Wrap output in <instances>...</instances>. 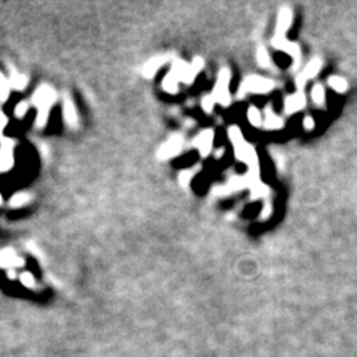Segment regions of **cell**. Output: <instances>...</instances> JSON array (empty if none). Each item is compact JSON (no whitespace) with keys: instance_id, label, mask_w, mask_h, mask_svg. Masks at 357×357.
Wrapping results in <instances>:
<instances>
[{"instance_id":"obj_20","label":"cell","mask_w":357,"mask_h":357,"mask_svg":"<svg viewBox=\"0 0 357 357\" xmlns=\"http://www.w3.org/2000/svg\"><path fill=\"white\" fill-rule=\"evenodd\" d=\"M200 170V165H195L192 170L189 168V170H183L180 174H178V183H180L185 189L189 186V183H191V180H192V177L195 176V173Z\"/></svg>"},{"instance_id":"obj_26","label":"cell","mask_w":357,"mask_h":357,"mask_svg":"<svg viewBox=\"0 0 357 357\" xmlns=\"http://www.w3.org/2000/svg\"><path fill=\"white\" fill-rule=\"evenodd\" d=\"M9 88H11V83L6 82V79L0 75V100L5 102L9 96Z\"/></svg>"},{"instance_id":"obj_32","label":"cell","mask_w":357,"mask_h":357,"mask_svg":"<svg viewBox=\"0 0 357 357\" xmlns=\"http://www.w3.org/2000/svg\"><path fill=\"white\" fill-rule=\"evenodd\" d=\"M2 203H3V198H2V194H0V205H2Z\"/></svg>"},{"instance_id":"obj_14","label":"cell","mask_w":357,"mask_h":357,"mask_svg":"<svg viewBox=\"0 0 357 357\" xmlns=\"http://www.w3.org/2000/svg\"><path fill=\"white\" fill-rule=\"evenodd\" d=\"M24 260L21 257H18L15 255V252H12L11 249H6L0 253V266H23Z\"/></svg>"},{"instance_id":"obj_15","label":"cell","mask_w":357,"mask_h":357,"mask_svg":"<svg viewBox=\"0 0 357 357\" xmlns=\"http://www.w3.org/2000/svg\"><path fill=\"white\" fill-rule=\"evenodd\" d=\"M322 67H323V61H322V58L316 57V58L309 60V63L305 66V69H304L301 73L305 76L306 80H309V79H314V77L319 75V72L322 70Z\"/></svg>"},{"instance_id":"obj_31","label":"cell","mask_w":357,"mask_h":357,"mask_svg":"<svg viewBox=\"0 0 357 357\" xmlns=\"http://www.w3.org/2000/svg\"><path fill=\"white\" fill-rule=\"evenodd\" d=\"M8 277L14 280V279L17 277V276H15V271H14V270H9V273H8Z\"/></svg>"},{"instance_id":"obj_24","label":"cell","mask_w":357,"mask_h":357,"mask_svg":"<svg viewBox=\"0 0 357 357\" xmlns=\"http://www.w3.org/2000/svg\"><path fill=\"white\" fill-rule=\"evenodd\" d=\"M214 104H216V99H214L213 94H208V96L203 97V100H201V107L205 113H211Z\"/></svg>"},{"instance_id":"obj_28","label":"cell","mask_w":357,"mask_h":357,"mask_svg":"<svg viewBox=\"0 0 357 357\" xmlns=\"http://www.w3.org/2000/svg\"><path fill=\"white\" fill-rule=\"evenodd\" d=\"M28 109H30V106H28L27 102H20V103L17 104V107H15V116H17V118H24V116L27 115Z\"/></svg>"},{"instance_id":"obj_8","label":"cell","mask_w":357,"mask_h":357,"mask_svg":"<svg viewBox=\"0 0 357 357\" xmlns=\"http://www.w3.org/2000/svg\"><path fill=\"white\" fill-rule=\"evenodd\" d=\"M305 106H306V97H305L304 91H296V93L287 96L283 103V109H284L286 115H293V113L302 110Z\"/></svg>"},{"instance_id":"obj_16","label":"cell","mask_w":357,"mask_h":357,"mask_svg":"<svg viewBox=\"0 0 357 357\" xmlns=\"http://www.w3.org/2000/svg\"><path fill=\"white\" fill-rule=\"evenodd\" d=\"M311 100L314 102L316 106L320 109H325L326 106V89L322 83H316L311 88Z\"/></svg>"},{"instance_id":"obj_22","label":"cell","mask_w":357,"mask_h":357,"mask_svg":"<svg viewBox=\"0 0 357 357\" xmlns=\"http://www.w3.org/2000/svg\"><path fill=\"white\" fill-rule=\"evenodd\" d=\"M256 58H257V64H259L262 69L271 67V57H270V54H268V51H266L265 47H259V48H257Z\"/></svg>"},{"instance_id":"obj_11","label":"cell","mask_w":357,"mask_h":357,"mask_svg":"<svg viewBox=\"0 0 357 357\" xmlns=\"http://www.w3.org/2000/svg\"><path fill=\"white\" fill-rule=\"evenodd\" d=\"M283 125H284L283 118L273 110L271 104H268L263 110V127L266 129H280L283 128Z\"/></svg>"},{"instance_id":"obj_30","label":"cell","mask_w":357,"mask_h":357,"mask_svg":"<svg viewBox=\"0 0 357 357\" xmlns=\"http://www.w3.org/2000/svg\"><path fill=\"white\" fill-rule=\"evenodd\" d=\"M6 124H8V118L5 116L3 112H0V137H2V131L5 129Z\"/></svg>"},{"instance_id":"obj_2","label":"cell","mask_w":357,"mask_h":357,"mask_svg":"<svg viewBox=\"0 0 357 357\" xmlns=\"http://www.w3.org/2000/svg\"><path fill=\"white\" fill-rule=\"evenodd\" d=\"M274 86H276L274 80L253 75V76H249L243 80V83L238 89V97L243 99L246 94H250V93L266 94V93H270L271 89H274Z\"/></svg>"},{"instance_id":"obj_10","label":"cell","mask_w":357,"mask_h":357,"mask_svg":"<svg viewBox=\"0 0 357 357\" xmlns=\"http://www.w3.org/2000/svg\"><path fill=\"white\" fill-rule=\"evenodd\" d=\"M293 21V12L290 8H281L277 18V27H276V36H286L287 30L290 28Z\"/></svg>"},{"instance_id":"obj_4","label":"cell","mask_w":357,"mask_h":357,"mask_svg":"<svg viewBox=\"0 0 357 357\" xmlns=\"http://www.w3.org/2000/svg\"><path fill=\"white\" fill-rule=\"evenodd\" d=\"M273 47L279 51H283L286 54H289L293 58V70L296 72L299 63H301V48L298 47L296 43L290 42L286 39V36H276L273 37Z\"/></svg>"},{"instance_id":"obj_18","label":"cell","mask_w":357,"mask_h":357,"mask_svg":"<svg viewBox=\"0 0 357 357\" xmlns=\"http://www.w3.org/2000/svg\"><path fill=\"white\" fill-rule=\"evenodd\" d=\"M328 83H329V86L333 89V91L338 93V94H344L348 89V82L344 77H341V76H331L328 79Z\"/></svg>"},{"instance_id":"obj_13","label":"cell","mask_w":357,"mask_h":357,"mask_svg":"<svg viewBox=\"0 0 357 357\" xmlns=\"http://www.w3.org/2000/svg\"><path fill=\"white\" fill-rule=\"evenodd\" d=\"M63 116L67 122V125L70 128H76L77 127V115H76V109L73 102L69 97H64L63 102Z\"/></svg>"},{"instance_id":"obj_1","label":"cell","mask_w":357,"mask_h":357,"mask_svg":"<svg viewBox=\"0 0 357 357\" xmlns=\"http://www.w3.org/2000/svg\"><path fill=\"white\" fill-rule=\"evenodd\" d=\"M228 136H230V140L234 146V153H235V158L244 164L249 165V170H259V161H257V155H256V151L252 145H249L244 137H243V132L238 127L232 125L230 127V131H228Z\"/></svg>"},{"instance_id":"obj_7","label":"cell","mask_w":357,"mask_h":357,"mask_svg":"<svg viewBox=\"0 0 357 357\" xmlns=\"http://www.w3.org/2000/svg\"><path fill=\"white\" fill-rule=\"evenodd\" d=\"M213 140H214V131L207 128L204 131H201L198 136L194 139L192 142V146L198 149L200 155L203 158L208 156L211 153V149H213Z\"/></svg>"},{"instance_id":"obj_21","label":"cell","mask_w":357,"mask_h":357,"mask_svg":"<svg viewBox=\"0 0 357 357\" xmlns=\"http://www.w3.org/2000/svg\"><path fill=\"white\" fill-rule=\"evenodd\" d=\"M30 200H31L30 194H27V192H18V194H15V195L11 198L9 204H11V207H14V208H20V207H23V205H27V204L30 203Z\"/></svg>"},{"instance_id":"obj_12","label":"cell","mask_w":357,"mask_h":357,"mask_svg":"<svg viewBox=\"0 0 357 357\" xmlns=\"http://www.w3.org/2000/svg\"><path fill=\"white\" fill-rule=\"evenodd\" d=\"M168 61V55H158V57H153L151 58L142 69V75L145 77H153L155 73Z\"/></svg>"},{"instance_id":"obj_9","label":"cell","mask_w":357,"mask_h":357,"mask_svg":"<svg viewBox=\"0 0 357 357\" xmlns=\"http://www.w3.org/2000/svg\"><path fill=\"white\" fill-rule=\"evenodd\" d=\"M14 165V143L3 140L0 148V171H8Z\"/></svg>"},{"instance_id":"obj_23","label":"cell","mask_w":357,"mask_h":357,"mask_svg":"<svg viewBox=\"0 0 357 357\" xmlns=\"http://www.w3.org/2000/svg\"><path fill=\"white\" fill-rule=\"evenodd\" d=\"M11 86L15 89H24L27 86V77L20 73H14L11 77Z\"/></svg>"},{"instance_id":"obj_19","label":"cell","mask_w":357,"mask_h":357,"mask_svg":"<svg viewBox=\"0 0 357 357\" xmlns=\"http://www.w3.org/2000/svg\"><path fill=\"white\" fill-rule=\"evenodd\" d=\"M247 119L250 122V125L259 128L263 125V118H262V113L260 110L255 106V104H250L249 109H247Z\"/></svg>"},{"instance_id":"obj_5","label":"cell","mask_w":357,"mask_h":357,"mask_svg":"<svg viewBox=\"0 0 357 357\" xmlns=\"http://www.w3.org/2000/svg\"><path fill=\"white\" fill-rule=\"evenodd\" d=\"M55 100H57L55 91L47 85H42L40 88H37V91L33 94V104L37 107V110H51Z\"/></svg>"},{"instance_id":"obj_29","label":"cell","mask_w":357,"mask_h":357,"mask_svg":"<svg viewBox=\"0 0 357 357\" xmlns=\"http://www.w3.org/2000/svg\"><path fill=\"white\" fill-rule=\"evenodd\" d=\"M302 125H304V128L306 129V131H312L316 128V122H314V118L312 116H305L304 118V122H302Z\"/></svg>"},{"instance_id":"obj_25","label":"cell","mask_w":357,"mask_h":357,"mask_svg":"<svg viewBox=\"0 0 357 357\" xmlns=\"http://www.w3.org/2000/svg\"><path fill=\"white\" fill-rule=\"evenodd\" d=\"M20 281H21V284H23V286H26L27 289H33V287L36 286V280H34L33 274H31V273H28V271H26V273H21V274H20Z\"/></svg>"},{"instance_id":"obj_3","label":"cell","mask_w":357,"mask_h":357,"mask_svg":"<svg viewBox=\"0 0 357 357\" xmlns=\"http://www.w3.org/2000/svg\"><path fill=\"white\" fill-rule=\"evenodd\" d=\"M230 80H231V72L230 69L223 67L219 72L216 86L213 89V96L216 99V103L222 106H230L231 103V94H230Z\"/></svg>"},{"instance_id":"obj_27","label":"cell","mask_w":357,"mask_h":357,"mask_svg":"<svg viewBox=\"0 0 357 357\" xmlns=\"http://www.w3.org/2000/svg\"><path fill=\"white\" fill-rule=\"evenodd\" d=\"M268 194H270V191H268V188L265 185H262L260 182L256 183L253 188H252V197L253 198H259V197H266Z\"/></svg>"},{"instance_id":"obj_6","label":"cell","mask_w":357,"mask_h":357,"mask_svg":"<svg viewBox=\"0 0 357 357\" xmlns=\"http://www.w3.org/2000/svg\"><path fill=\"white\" fill-rule=\"evenodd\" d=\"M183 143H185L183 137H182V136H178V134H177V136L170 137V139L159 148V151H158V158H159V159H170V158L177 156L178 153H180L182 148H183Z\"/></svg>"},{"instance_id":"obj_17","label":"cell","mask_w":357,"mask_h":357,"mask_svg":"<svg viewBox=\"0 0 357 357\" xmlns=\"http://www.w3.org/2000/svg\"><path fill=\"white\" fill-rule=\"evenodd\" d=\"M178 82H180V80H178V77L170 70V73L162 80V88L170 94H176L178 91Z\"/></svg>"}]
</instances>
